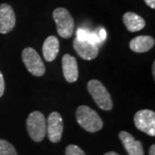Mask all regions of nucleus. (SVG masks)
Wrapping results in <instances>:
<instances>
[{
    "mask_svg": "<svg viewBox=\"0 0 155 155\" xmlns=\"http://www.w3.org/2000/svg\"><path fill=\"white\" fill-rule=\"evenodd\" d=\"M97 35H98V36H99L100 39H101L103 41H104L106 39V31L104 29V28H101L99 31H98Z\"/></svg>",
    "mask_w": 155,
    "mask_h": 155,
    "instance_id": "obj_20",
    "label": "nucleus"
},
{
    "mask_svg": "<svg viewBox=\"0 0 155 155\" xmlns=\"http://www.w3.org/2000/svg\"><path fill=\"white\" fill-rule=\"evenodd\" d=\"M60 51V41L55 36L51 35L46 38L43 47H42V54L44 59L48 62L54 61Z\"/></svg>",
    "mask_w": 155,
    "mask_h": 155,
    "instance_id": "obj_13",
    "label": "nucleus"
},
{
    "mask_svg": "<svg viewBox=\"0 0 155 155\" xmlns=\"http://www.w3.org/2000/svg\"><path fill=\"white\" fill-rule=\"evenodd\" d=\"M91 44L97 45V46H99V45L102 44L103 41L100 39V37L98 36V35L97 32H90L89 34V37H88V41Z\"/></svg>",
    "mask_w": 155,
    "mask_h": 155,
    "instance_id": "obj_17",
    "label": "nucleus"
},
{
    "mask_svg": "<svg viewBox=\"0 0 155 155\" xmlns=\"http://www.w3.org/2000/svg\"><path fill=\"white\" fill-rule=\"evenodd\" d=\"M22 61L28 72L34 76L41 77L44 75L46 68L41 56L32 48H24L22 53Z\"/></svg>",
    "mask_w": 155,
    "mask_h": 155,
    "instance_id": "obj_5",
    "label": "nucleus"
},
{
    "mask_svg": "<svg viewBox=\"0 0 155 155\" xmlns=\"http://www.w3.org/2000/svg\"><path fill=\"white\" fill-rule=\"evenodd\" d=\"M122 21L127 30L130 32L141 30L146 26L144 19L134 12H126L122 17Z\"/></svg>",
    "mask_w": 155,
    "mask_h": 155,
    "instance_id": "obj_14",
    "label": "nucleus"
},
{
    "mask_svg": "<svg viewBox=\"0 0 155 155\" xmlns=\"http://www.w3.org/2000/svg\"><path fill=\"white\" fill-rule=\"evenodd\" d=\"M66 155H86L83 150L76 145H69L66 148Z\"/></svg>",
    "mask_w": 155,
    "mask_h": 155,
    "instance_id": "obj_16",
    "label": "nucleus"
},
{
    "mask_svg": "<svg viewBox=\"0 0 155 155\" xmlns=\"http://www.w3.org/2000/svg\"><path fill=\"white\" fill-rule=\"evenodd\" d=\"M16 25V15L10 5H0V33H10Z\"/></svg>",
    "mask_w": 155,
    "mask_h": 155,
    "instance_id": "obj_8",
    "label": "nucleus"
},
{
    "mask_svg": "<svg viewBox=\"0 0 155 155\" xmlns=\"http://www.w3.org/2000/svg\"><path fill=\"white\" fill-rule=\"evenodd\" d=\"M104 155H119L118 153H116V152H113V151H111V152H108V153H106Z\"/></svg>",
    "mask_w": 155,
    "mask_h": 155,
    "instance_id": "obj_23",
    "label": "nucleus"
},
{
    "mask_svg": "<svg viewBox=\"0 0 155 155\" xmlns=\"http://www.w3.org/2000/svg\"><path fill=\"white\" fill-rule=\"evenodd\" d=\"M63 133V120L58 112H52L47 121V134L51 142L57 143L61 140Z\"/></svg>",
    "mask_w": 155,
    "mask_h": 155,
    "instance_id": "obj_7",
    "label": "nucleus"
},
{
    "mask_svg": "<svg viewBox=\"0 0 155 155\" xmlns=\"http://www.w3.org/2000/svg\"><path fill=\"white\" fill-rule=\"evenodd\" d=\"M134 125L140 131L155 136V113L151 110L137 111L134 117Z\"/></svg>",
    "mask_w": 155,
    "mask_h": 155,
    "instance_id": "obj_6",
    "label": "nucleus"
},
{
    "mask_svg": "<svg viewBox=\"0 0 155 155\" xmlns=\"http://www.w3.org/2000/svg\"><path fill=\"white\" fill-rule=\"evenodd\" d=\"M0 155H17V153L13 145L0 139Z\"/></svg>",
    "mask_w": 155,
    "mask_h": 155,
    "instance_id": "obj_15",
    "label": "nucleus"
},
{
    "mask_svg": "<svg viewBox=\"0 0 155 155\" xmlns=\"http://www.w3.org/2000/svg\"><path fill=\"white\" fill-rule=\"evenodd\" d=\"M5 78L0 71V97L5 93Z\"/></svg>",
    "mask_w": 155,
    "mask_h": 155,
    "instance_id": "obj_19",
    "label": "nucleus"
},
{
    "mask_svg": "<svg viewBox=\"0 0 155 155\" xmlns=\"http://www.w3.org/2000/svg\"><path fill=\"white\" fill-rule=\"evenodd\" d=\"M145 3L152 9H155V0H144Z\"/></svg>",
    "mask_w": 155,
    "mask_h": 155,
    "instance_id": "obj_21",
    "label": "nucleus"
},
{
    "mask_svg": "<svg viewBox=\"0 0 155 155\" xmlns=\"http://www.w3.org/2000/svg\"><path fill=\"white\" fill-rule=\"evenodd\" d=\"M73 48L84 60L91 61L98 55V46L90 43L87 41H79L77 38L73 41Z\"/></svg>",
    "mask_w": 155,
    "mask_h": 155,
    "instance_id": "obj_9",
    "label": "nucleus"
},
{
    "mask_svg": "<svg viewBox=\"0 0 155 155\" xmlns=\"http://www.w3.org/2000/svg\"><path fill=\"white\" fill-rule=\"evenodd\" d=\"M90 32L84 28H78L77 31V39L79 41H88Z\"/></svg>",
    "mask_w": 155,
    "mask_h": 155,
    "instance_id": "obj_18",
    "label": "nucleus"
},
{
    "mask_svg": "<svg viewBox=\"0 0 155 155\" xmlns=\"http://www.w3.org/2000/svg\"><path fill=\"white\" fill-rule=\"evenodd\" d=\"M87 90L100 109L107 111L112 110L113 103L110 94L102 82L97 79L90 80L87 84Z\"/></svg>",
    "mask_w": 155,
    "mask_h": 155,
    "instance_id": "obj_2",
    "label": "nucleus"
},
{
    "mask_svg": "<svg viewBox=\"0 0 155 155\" xmlns=\"http://www.w3.org/2000/svg\"><path fill=\"white\" fill-rule=\"evenodd\" d=\"M149 155H155V145H152L149 149Z\"/></svg>",
    "mask_w": 155,
    "mask_h": 155,
    "instance_id": "obj_22",
    "label": "nucleus"
},
{
    "mask_svg": "<svg viewBox=\"0 0 155 155\" xmlns=\"http://www.w3.org/2000/svg\"><path fill=\"white\" fill-rule=\"evenodd\" d=\"M62 70L67 82L73 83L78 78V69L76 59L70 54H65L62 57Z\"/></svg>",
    "mask_w": 155,
    "mask_h": 155,
    "instance_id": "obj_11",
    "label": "nucleus"
},
{
    "mask_svg": "<svg viewBox=\"0 0 155 155\" xmlns=\"http://www.w3.org/2000/svg\"><path fill=\"white\" fill-rule=\"evenodd\" d=\"M154 43V39L149 35H140L130 41L129 48L135 53H145L152 49Z\"/></svg>",
    "mask_w": 155,
    "mask_h": 155,
    "instance_id": "obj_12",
    "label": "nucleus"
},
{
    "mask_svg": "<svg viewBox=\"0 0 155 155\" xmlns=\"http://www.w3.org/2000/svg\"><path fill=\"white\" fill-rule=\"evenodd\" d=\"M27 130L34 141H41L47 134V121L40 111H33L27 118Z\"/></svg>",
    "mask_w": 155,
    "mask_h": 155,
    "instance_id": "obj_4",
    "label": "nucleus"
},
{
    "mask_svg": "<svg viewBox=\"0 0 155 155\" xmlns=\"http://www.w3.org/2000/svg\"><path fill=\"white\" fill-rule=\"evenodd\" d=\"M119 138L121 140L124 148L127 151V154L144 155L142 143L140 140H136L131 134L126 131H121L119 133Z\"/></svg>",
    "mask_w": 155,
    "mask_h": 155,
    "instance_id": "obj_10",
    "label": "nucleus"
},
{
    "mask_svg": "<svg viewBox=\"0 0 155 155\" xmlns=\"http://www.w3.org/2000/svg\"><path fill=\"white\" fill-rule=\"evenodd\" d=\"M78 123L84 130L90 133H95L102 129L103 121L99 115L91 108L86 105L79 106L76 111Z\"/></svg>",
    "mask_w": 155,
    "mask_h": 155,
    "instance_id": "obj_1",
    "label": "nucleus"
},
{
    "mask_svg": "<svg viewBox=\"0 0 155 155\" xmlns=\"http://www.w3.org/2000/svg\"><path fill=\"white\" fill-rule=\"evenodd\" d=\"M53 17L57 26V32L62 38L72 37L74 32V19L67 9L59 7L53 12Z\"/></svg>",
    "mask_w": 155,
    "mask_h": 155,
    "instance_id": "obj_3",
    "label": "nucleus"
}]
</instances>
